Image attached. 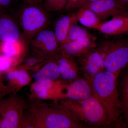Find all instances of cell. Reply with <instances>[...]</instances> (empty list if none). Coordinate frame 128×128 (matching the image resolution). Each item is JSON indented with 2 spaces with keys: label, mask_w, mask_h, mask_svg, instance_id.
Instances as JSON below:
<instances>
[{
  "label": "cell",
  "mask_w": 128,
  "mask_h": 128,
  "mask_svg": "<svg viewBox=\"0 0 128 128\" xmlns=\"http://www.w3.org/2000/svg\"><path fill=\"white\" fill-rule=\"evenodd\" d=\"M127 13L113 17L109 20L101 22L95 29L101 33L109 35H118L128 32Z\"/></svg>",
  "instance_id": "cell-10"
},
{
  "label": "cell",
  "mask_w": 128,
  "mask_h": 128,
  "mask_svg": "<svg viewBox=\"0 0 128 128\" xmlns=\"http://www.w3.org/2000/svg\"><path fill=\"white\" fill-rule=\"evenodd\" d=\"M17 72L18 71H12L8 72L6 75V79L9 81L16 80Z\"/></svg>",
  "instance_id": "cell-27"
},
{
  "label": "cell",
  "mask_w": 128,
  "mask_h": 128,
  "mask_svg": "<svg viewBox=\"0 0 128 128\" xmlns=\"http://www.w3.org/2000/svg\"><path fill=\"white\" fill-rule=\"evenodd\" d=\"M8 58L4 56H0V71L7 70L10 67V62Z\"/></svg>",
  "instance_id": "cell-25"
},
{
  "label": "cell",
  "mask_w": 128,
  "mask_h": 128,
  "mask_svg": "<svg viewBox=\"0 0 128 128\" xmlns=\"http://www.w3.org/2000/svg\"><path fill=\"white\" fill-rule=\"evenodd\" d=\"M12 106L10 100L0 102V112L3 116L0 128H15L18 126V114Z\"/></svg>",
  "instance_id": "cell-16"
},
{
  "label": "cell",
  "mask_w": 128,
  "mask_h": 128,
  "mask_svg": "<svg viewBox=\"0 0 128 128\" xmlns=\"http://www.w3.org/2000/svg\"><path fill=\"white\" fill-rule=\"evenodd\" d=\"M96 38H86L72 42H65L60 50L70 57H77L96 46Z\"/></svg>",
  "instance_id": "cell-12"
},
{
  "label": "cell",
  "mask_w": 128,
  "mask_h": 128,
  "mask_svg": "<svg viewBox=\"0 0 128 128\" xmlns=\"http://www.w3.org/2000/svg\"><path fill=\"white\" fill-rule=\"evenodd\" d=\"M97 0H76L66 5L63 11L70 12L76 9H79L86 5Z\"/></svg>",
  "instance_id": "cell-23"
},
{
  "label": "cell",
  "mask_w": 128,
  "mask_h": 128,
  "mask_svg": "<svg viewBox=\"0 0 128 128\" xmlns=\"http://www.w3.org/2000/svg\"><path fill=\"white\" fill-rule=\"evenodd\" d=\"M57 63L60 74L62 79L74 80L80 78V71L73 57L66 55L60 51Z\"/></svg>",
  "instance_id": "cell-13"
},
{
  "label": "cell",
  "mask_w": 128,
  "mask_h": 128,
  "mask_svg": "<svg viewBox=\"0 0 128 128\" xmlns=\"http://www.w3.org/2000/svg\"><path fill=\"white\" fill-rule=\"evenodd\" d=\"M68 0H44V7L48 12L63 11Z\"/></svg>",
  "instance_id": "cell-20"
},
{
  "label": "cell",
  "mask_w": 128,
  "mask_h": 128,
  "mask_svg": "<svg viewBox=\"0 0 128 128\" xmlns=\"http://www.w3.org/2000/svg\"><path fill=\"white\" fill-rule=\"evenodd\" d=\"M86 38H96L84 28L78 25L77 22H75L70 26L64 43Z\"/></svg>",
  "instance_id": "cell-19"
},
{
  "label": "cell",
  "mask_w": 128,
  "mask_h": 128,
  "mask_svg": "<svg viewBox=\"0 0 128 128\" xmlns=\"http://www.w3.org/2000/svg\"><path fill=\"white\" fill-rule=\"evenodd\" d=\"M0 88H1V87H0Z\"/></svg>",
  "instance_id": "cell-34"
},
{
  "label": "cell",
  "mask_w": 128,
  "mask_h": 128,
  "mask_svg": "<svg viewBox=\"0 0 128 128\" xmlns=\"http://www.w3.org/2000/svg\"><path fill=\"white\" fill-rule=\"evenodd\" d=\"M60 76L57 62H50L35 74L34 79L38 82H52L58 79Z\"/></svg>",
  "instance_id": "cell-17"
},
{
  "label": "cell",
  "mask_w": 128,
  "mask_h": 128,
  "mask_svg": "<svg viewBox=\"0 0 128 128\" xmlns=\"http://www.w3.org/2000/svg\"><path fill=\"white\" fill-rule=\"evenodd\" d=\"M126 16H127V18H128V12L127 13V14H126Z\"/></svg>",
  "instance_id": "cell-32"
},
{
  "label": "cell",
  "mask_w": 128,
  "mask_h": 128,
  "mask_svg": "<svg viewBox=\"0 0 128 128\" xmlns=\"http://www.w3.org/2000/svg\"><path fill=\"white\" fill-rule=\"evenodd\" d=\"M37 62V60L34 57H31L26 60V64L28 66L34 65Z\"/></svg>",
  "instance_id": "cell-29"
},
{
  "label": "cell",
  "mask_w": 128,
  "mask_h": 128,
  "mask_svg": "<svg viewBox=\"0 0 128 128\" xmlns=\"http://www.w3.org/2000/svg\"><path fill=\"white\" fill-rule=\"evenodd\" d=\"M14 0H0V5L6 12L11 8Z\"/></svg>",
  "instance_id": "cell-26"
},
{
  "label": "cell",
  "mask_w": 128,
  "mask_h": 128,
  "mask_svg": "<svg viewBox=\"0 0 128 128\" xmlns=\"http://www.w3.org/2000/svg\"><path fill=\"white\" fill-rule=\"evenodd\" d=\"M31 44L36 48L50 54H54L60 48L54 31L44 29L32 40Z\"/></svg>",
  "instance_id": "cell-8"
},
{
  "label": "cell",
  "mask_w": 128,
  "mask_h": 128,
  "mask_svg": "<svg viewBox=\"0 0 128 128\" xmlns=\"http://www.w3.org/2000/svg\"><path fill=\"white\" fill-rule=\"evenodd\" d=\"M16 80H17L19 85L23 86L29 82L30 78L27 72L24 70H22L18 71Z\"/></svg>",
  "instance_id": "cell-24"
},
{
  "label": "cell",
  "mask_w": 128,
  "mask_h": 128,
  "mask_svg": "<svg viewBox=\"0 0 128 128\" xmlns=\"http://www.w3.org/2000/svg\"><path fill=\"white\" fill-rule=\"evenodd\" d=\"M1 120H1L0 118V126L1 122Z\"/></svg>",
  "instance_id": "cell-33"
},
{
  "label": "cell",
  "mask_w": 128,
  "mask_h": 128,
  "mask_svg": "<svg viewBox=\"0 0 128 128\" xmlns=\"http://www.w3.org/2000/svg\"><path fill=\"white\" fill-rule=\"evenodd\" d=\"M6 12L4 10V9H3L2 8V7L0 5V16L2 14L3 12Z\"/></svg>",
  "instance_id": "cell-30"
},
{
  "label": "cell",
  "mask_w": 128,
  "mask_h": 128,
  "mask_svg": "<svg viewBox=\"0 0 128 128\" xmlns=\"http://www.w3.org/2000/svg\"><path fill=\"white\" fill-rule=\"evenodd\" d=\"M26 4L40 5L44 0H22Z\"/></svg>",
  "instance_id": "cell-28"
},
{
  "label": "cell",
  "mask_w": 128,
  "mask_h": 128,
  "mask_svg": "<svg viewBox=\"0 0 128 128\" xmlns=\"http://www.w3.org/2000/svg\"><path fill=\"white\" fill-rule=\"evenodd\" d=\"M78 9L76 13L77 20L83 26L95 29L100 23L96 14L89 8L83 6Z\"/></svg>",
  "instance_id": "cell-18"
},
{
  "label": "cell",
  "mask_w": 128,
  "mask_h": 128,
  "mask_svg": "<svg viewBox=\"0 0 128 128\" xmlns=\"http://www.w3.org/2000/svg\"><path fill=\"white\" fill-rule=\"evenodd\" d=\"M77 58L80 72L90 82L97 74L105 70L103 58L94 48Z\"/></svg>",
  "instance_id": "cell-5"
},
{
  "label": "cell",
  "mask_w": 128,
  "mask_h": 128,
  "mask_svg": "<svg viewBox=\"0 0 128 128\" xmlns=\"http://www.w3.org/2000/svg\"><path fill=\"white\" fill-rule=\"evenodd\" d=\"M72 101L69 110L88 128H112L106 111L95 95L83 100Z\"/></svg>",
  "instance_id": "cell-2"
},
{
  "label": "cell",
  "mask_w": 128,
  "mask_h": 128,
  "mask_svg": "<svg viewBox=\"0 0 128 128\" xmlns=\"http://www.w3.org/2000/svg\"><path fill=\"white\" fill-rule=\"evenodd\" d=\"M77 22L76 13L64 15L56 21L54 32L60 48L64 43L71 25Z\"/></svg>",
  "instance_id": "cell-15"
},
{
  "label": "cell",
  "mask_w": 128,
  "mask_h": 128,
  "mask_svg": "<svg viewBox=\"0 0 128 128\" xmlns=\"http://www.w3.org/2000/svg\"><path fill=\"white\" fill-rule=\"evenodd\" d=\"M0 41L2 42L21 41L18 26L14 19L6 12L0 16Z\"/></svg>",
  "instance_id": "cell-11"
},
{
  "label": "cell",
  "mask_w": 128,
  "mask_h": 128,
  "mask_svg": "<svg viewBox=\"0 0 128 128\" xmlns=\"http://www.w3.org/2000/svg\"><path fill=\"white\" fill-rule=\"evenodd\" d=\"M43 126L48 128H88L68 110L57 109L51 111L43 118Z\"/></svg>",
  "instance_id": "cell-6"
},
{
  "label": "cell",
  "mask_w": 128,
  "mask_h": 128,
  "mask_svg": "<svg viewBox=\"0 0 128 128\" xmlns=\"http://www.w3.org/2000/svg\"><path fill=\"white\" fill-rule=\"evenodd\" d=\"M84 6L94 12L101 22L110 17L124 15L128 12V8L118 0H97Z\"/></svg>",
  "instance_id": "cell-7"
},
{
  "label": "cell",
  "mask_w": 128,
  "mask_h": 128,
  "mask_svg": "<svg viewBox=\"0 0 128 128\" xmlns=\"http://www.w3.org/2000/svg\"><path fill=\"white\" fill-rule=\"evenodd\" d=\"M94 49L103 58L107 71L118 74L128 65V39L105 40Z\"/></svg>",
  "instance_id": "cell-3"
},
{
  "label": "cell",
  "mask_w": 128,
  "mask_h": 128,
  "mask_svg": "<svg viewBox=\"0 0 128 128\" xmlns=\"http://www.w3.org/2000/svg\"><path fill=\"white\" fill-rule=\"evenodd\" d=\"M52 86V82H35L33 86V88L37 93L38 96L40 98H45L48 95L47 90Z\"/></svg>",
  "instance_id": "cell-22"
},
{
  "label": "cell",
  "mask_w": 128,
  "mask_h": 128,
  "mask_svg": "<svg viewBox=\"0 0 128 128\" xmlns=\"http://www.w3.org/2000/svg\"><path fill=\"white\" fill-rule=\"evenodd\" d=\"M47 12L40 5L26 4L21 9L19 22L27 41H31L37 34L47 27L50 22Z\"/></svg>",
  "instance_id": "cell-4"
},
{
  "label": "cell",
  "mask_w": 128,
  "mask_h": 128,
  "mask_svg": "<svg viewBox=\"0 0 128 128\" xmlns=\"http://www.w3.org/2000/svg\"><path fill=\"white\" fill-rule=\"evenodd\" d=\"M92 82L85 78H79L69 86L66 96L70 100H83L94 96Z\"/></svg>",
  "instance_id": "cell-9"
},
{
  "label": "cell",
  "mask_w": 128,
  "mask_h": 128,
  "mask_svg": "<svg viewBox=\"0 0 128 128\" xmlns=\"http://www.w3.org/2000/svg\"><path fill=\"white\" fill-rule=\"evenodd\" d=\"M20 41L2 42L1 50L4 56L10 58L16 55L20 44Z\"/></svg>",
  "instance_id": "cell-21"
},
{
  "label": "cell",
  "mask_w": 128,
  "mask_h": 128,
  "mask_svg": "<svg viewBox=\"0 0 128 128\" xmlns=\"http://www.w3.org/2000/svg\"><path fill=\"white\" fill-rule=\"evenodd\" d=\"M118 74L104 70L93 78L94 95L107 112L111 127L124 128L125 122L121 109L118 88Z\"/></svg>",
  "instance_id": "cell-1"
},
{
  "label": "cell",
  "mask_w": 128,
  "mask_h": 128,
  "mask_svg": "<svg viewBox=\"0 0 128 128\" xmlns=\"http://www.w3.org/2000/svg\"><path fill=\"white\" fill-rule=\"evenodd\" d=\"M118 88L123 117L128 128V65L118 74Z\"/></svg>",
  "instance_id": "cell-14"
},
{
  "label": "cell",
  "mask_w": 128,
  "mask_h": 128,
  "mask_svg": "<svg viewBox=\"0 0 128 128\" xmlns=\"http://www.w3.org/2000/svg\"><path fill=\"white\" fill-rule=\"evenodd\" d=\"M75 0H68V2H67V4H69V3L73 2Z\"/></svg>",
  "instance_id": "cell-31"
}]
</instances>
